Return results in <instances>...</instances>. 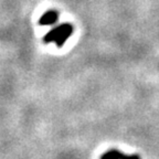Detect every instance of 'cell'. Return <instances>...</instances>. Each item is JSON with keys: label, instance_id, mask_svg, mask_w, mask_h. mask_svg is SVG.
<instances>
[{"label": "cell", "instance_id": "cell-2", "mask_svg": "<svg viewBox=\"0 0 159 159\" xmlns=\"http://www.w3.org/2000/svg\"><path fill=\"white\" fill-rule=\"evenodd\" d=\"M101 159H140L138 155H126L117 149H111L102 155Z\"/></svg>", "mask_w": 159, "mask_h": 159}, {"label": "cell", "instance_id": "cell-3", "mask_svg": "<svg viewBox=\"0 0 159 159\" xmlns=\"http://www.w3.org/2000/svg\"><path fill=\"white\" fill-rule=\"evenodd\" d=\"M57 12L54 10H49L47 12H44L39 20V25H54L57 21Z\"/></svg>", "mask_w": 159, "mask_h": 159}, {"label": "cell", "instance_id": "cell-1", "mask_svg": "<svg viewBox=\"0 0 159 159\" xmlns=\"http://www.w3.org/2000/svg\"><path fill=\"white\" fill-rule=\"evenodd\" d=\"M73 33V25L70 23H63L57 27L50 30L49 32L44 35L43 41L45 43L54 42L57 48H62L65 41L69 39Z\"/></svg>", "mask_w": 159, "mask_h": 159}]
</instances>
